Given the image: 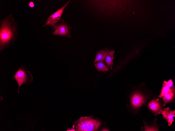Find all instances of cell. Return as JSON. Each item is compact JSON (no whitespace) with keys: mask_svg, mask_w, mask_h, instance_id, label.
<instances>
[{"mask_svg":"<svg viewBox=\"0 0 175 131\" xmlns=\"http://www.w3.org/2000/svg\"><path fill=\"white\" fill-rule=\"evenodd\" d=\"M29 6L31 8H33L34 6V4L33 2H30L29 3Z\"/></svg>","mask_w":175,"mask_h":131,"instance_id":"15","label":"cell"},{"mask_svg":"<svg viewBox=\"0 0 175 131\" xmlns=\"http://www.w3.org/2000/svg\"><path fill=\"white\" fill-rule=\"evenodd\" d=\"M175 95L174 88L170 92L162 97V99L163 101V106H165L168 102H171L173 99Z\"/></svg>","mask_w":175,"mask_h":131,"instance_id":"11","label":"cell"},{"mask_svg":"<svg viewBox=\"0 0 175 131\" xmlns=\"http://www.w3.org/2000/svg\"><path fill=\"white\" fill-rule=\"evenodd\" d=\"M54 30L52 35H60L70 37V28L69 26L64 22L58 24H56L54 27Z\"/></svg>","mask_w":175,"mask_h":131,"instance_id":"5","label":"cell"},{"mask_svg":"<svg viewBox=\"0 0 175 131\" xmlns=\"http://www.w3.org/2000/svg\"><path fill=\"white\" fill-rule=\"evenodd\" d=\"M101 125L100 122L91 117H83L78 119L75 126L77 131H95Z\"/></svg>","mask_w":175,"mask_h":131,"instance_id":"2","label":"cell"},{"mask_svg":"<svg viewBox=\"0 0 175 131\" xmlns=\"http://www.w3.org/2000/svg\"><path fill=\"white\" fill-rule=\"evenodd\" d=\"M175 110H172L168 107L163 108L162 113V117L168 122L169 126L174 122L173 118L175 117Z\"/></svg>","mask_w":175,"mask_h":131,"instance_id":"8","label":"cell"},{"mask_svg":"<svg viewBox=\"0 0 175 131\" xmlns=\"http://www.w3.org/2000/svg\"><path fill=\"white\" fill-rule=\"evenodd\" d=\"M174 87L170 88L166 84L164 81L163 82L160 94L158 97L161 98L166 95L174 88Z\"/></svg>","mask_w":175,"mask_h":131,"instance_id":"12","label":"cell"},{"mask_svg":"<svg viewBox=\"0 0 175 131\" xmlns=\"http://www.w3.org/2000/svg\"><path fill=\"white\" fill-rule=\"evenodd\" d=\"M114 50L109 51L104 59L106 64L111 69H112L113 65V60L114 58Z\"/></svg>","mask_w":175,"mask_h":131,"instance_id":"10","label":"cell"},{"mask_svg":"<svg viewBox=\"0 0 175 131\" xmlns=\"http://www.w3.org/2000/svg\"><path fill=\"white\" fill-rule=\"evenodd\" d=\"M146 101V99L143 95L137 92L134 93L132 95L131 102L133 107L137 109L140 107Z\"/></svg>","mask_w":175,"mask_h":131,"instance_id":"6","label":"cell"},{"mask_svg":"<svg viewBox=\"0 0 175 131\" xmlns=\"http://www.w3.org/2000/svg\"><path fill=\"white\" fill-rule=\"evenodd\" d=\"M166 84L170 88H172L173 87V83L172 79H170L168 81L166 82L164 81Z\"/></svg>","mask_w":175,"mask_h":131,"instance_id":"14","label":"cell"},{"mask_svg":"<svg viewBox=\"0 0 175 131\" xmlns=\"http://www.w3.org/2000/svg\"><path fill=\"white\" fill-rule=\"evenodd\" d=\"M95 66L98 71H102L105 72L108 71L109 70V68L102 61H99L96 63Z\"/></svg>","mask_w":175,"mask_h":131,"instance_id":"13","label":"cell"},{"mask_svg":"<svg viewBox=\"0 0 175 131\" xmlns=\"http://www.w3.org/2000/svg\"><path fill=\"white\" fill-rule=\"evenodd\" d=\"M75 129L74 128V127H73L71 129H68L66 131H75Z\"/></svg>","mask_w":175,"mask_h":131,"instance_id":"16","label":"cell"},{"mask_svg":"<svg viewBox=\"0 0 175 131\" xmlns=\"http://www.w3.org/2000/svg\"><path fill=\"white\" fill-rule=\"evenodd\" d=\"M23 68H19L14 76L18 85V93L19 88L21 85H30L32 81L33 76L31 74L29 71Z\"/></svg>","mask_w":175,"mask_h":131,"instance_id":"3","label":"cell"},{"mask_svg":"<svg viewBox=\"0 0 175 131\" xmlns=\"http://www.w3.org/2000/svg\"><path fill=\"white\" fill-rule=\"evenodd\" d=\"M102 131H108V129H107L104 128L102 130Z\"/></svg>","mask_w":175,"mask_h":131,"instance_id":"17","label":"cell"},{"mask_svg":"<svg viewBox=\"0 0 175 131\" xmlns=\"http://www.w3.org/2000/svg\"><path fill=\"white\" fill-rule=\"evenodd\" d=\"M149 108L155 114L156 116L162 114V110L161 103L158 99H154L148 103Z\"/></svg>","mask_w":175,"mask_h":131,"instance_id":"7","label":"cell"},{"mask_svg":"<svg viewBox=\"0 0 175 131\" xmlns=\"http://www.w3.org/2000/svg\"><path fill=\"white\" fill-rule=\"evenodd\" d=\"M18 33V24L12 13L3 19L0 23V52L13 44Z\"/></svg>","mask_w":175,"mask_h":131,"instance_id":"1","label":"cell"},{"mask_svg":"<svg viewBox=\"0 0 175 131\" xmlns=\"http://www.w3.org/2000/svg\"><path fill=\"white\" fill-rule=\"evenodd\" d=\"M70 2V1H68L60 8L50 15L42 27L50 25L51 27H54L61 19V17L64 9Z\"/></svg>","mask_w":175,"mask_h":131,"instance_id":"4","label":"cell"},{"mask_svg":"<svg viewBox=\"0 0 175 131\" xmlns=\"http://www.w3.org/2000/svg\"><path fill=\"white\" fill-rule=\"evenodd\" d=\"M109 50L107 49H103L97 52L94 63L99 61L103 62Z\"/></svg>","mask_w":175,"mask_h":131,"instance_id":"9","label":"cell"}]
</instances>
